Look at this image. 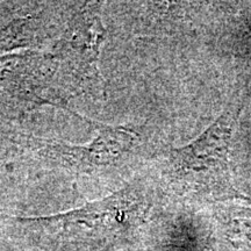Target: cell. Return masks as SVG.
Segmentation results:
<instances>
[{"label":"cell","instance_id":"7a4b0ae2","mask_svg":"<svg viewBox=\"0 0 251 251\" xmlns=\"http://www.w3.org/2000/svg\"><path fill=\"white\" fill-rule=\"evenodd\" d=\"M96 136L86 144H70L54 139L33 137V152L43 163L75 174H99L124 168L137 144L129 126H111L89 120Z\"/></svg>","mask_w":251,"mask_h":251},{"label":"cell","instance_id":"3957f363","mask_svg":"<svg viewBox=\"0 0 251 251\" xmlns=\"http://www.w3.org/2000/svg\"><path fill=\"white\" fill-rule=\"evenodd\" d=\"M105 39L98 4L81 5L63 25L54 54L75 96L91 93L101 97L103 93L99 55Z\"/></svg>","mask_w":251,"mask_h":251},{"label":"cell","instance_id":"6da1fadb","mask_svg":"<svg viewBox=\"0 0 251 251\" xmlns=\"http://www.w3.org/2000/svg\"><path fill=\"white\" fill-rule=\"evenodd\" d=\"M139 194L133 184L76 211L49 218L25 219L46 236L64 242L101 244L117 241L129 231L131 218L139 209Z\"/></svg>","mask_w":251,"mask_h":251}]
</instances>
